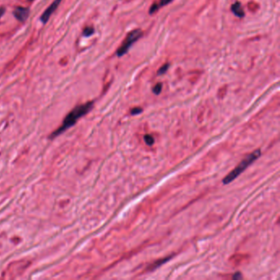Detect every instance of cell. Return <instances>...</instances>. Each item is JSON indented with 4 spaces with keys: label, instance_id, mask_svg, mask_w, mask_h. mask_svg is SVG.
I'll return each mask as SVG.
<instances>
[{
    "label": "cell",
    "instance_id": "obj_1",
    "mask_svg": "<svg viewBox=\"0 0 280 280\" xmlns=\"http://www.w3.org/2000/svg\"><path fill=\"white\" fill-rule=\"evenodd\" d=\"M93 102H87V103L75 107L71 112H69L67 114V116L63 121L62 125L59 128H57L56 130L50 135L49 137L51 139L57 137V136L61 135L62 133L64 132L65 131L69 129L71 127L75 125L80 118L87 114L91 110V108H93Z\"/></svg>",
    "mask_w": 280,
    "mask_h": 280
},
{
    "label": "cell",
    "instance_id": "obj_13",
    "mask_svg": "<svg viewBox=\"0 0 280 280\" xmlns=\"http://www.w3.org/2000/svg\"><path fill=\"white\" fill-rule=\"evenodd\" d=\"M233 278V279H240V278H242V276H241V274L237 273L234 274Z\"/></svg>",
    "mask_w": 280,
    "mask_h": 280
},
{
    "label": "cell",
    "instance_id": "obj_7",
    "mask_svg": "<svg viewBox=\"0 0 280 280\" xmlns=\"http://www.w3.org/2000/svg\"><path fill=\"white\" fill-rule=\"evenodd\" d=\"M145 140L146 144L149 145H152L155 142V139L152 136L150 135H145Z\"/></svg>",
    "mask_w": 280,
    "mask_h": 280
},
{
    "label": "cell",
    "instance_id": "obj_5",
    "mask_svg": "<svg viewBox=\"0 0 280 280\" xmlns=\"http://www.w3.org/2000/svg\"><path fill=\"white\" fill-rule=\"evenodd\" d=\"M29 12L30 10L28 8H26V7H17L15 8L14 12H13V15H14V17L18 21L23 22L29 17Z\"/></svg>",
    "mask_w": 280,
    "mask_h": 280
},
{
    "label": "cell",
    "instance_id": "obj_9",
    "mask_svg": "<svg viewBox=\"0 0 280 280\" xmlns=\"http://www.w3.org/2000/svg\"><path fill=\"white\" fill-rule=\"evenodd\" d=\"M161 90H162V84L158 83L154 86V88H153V92L155 94H156V95H159V94L161 92Z\"/></svg>",
    "mask_w": 280,
    "mask_h": 280
},
{
    "label": "cell",
    "instance_id": "obj_14",
    "mask_svg": "<svg viewBox=\"0 0 280 280\" xmlns=\"http://www.w3.org/2000/svg\"><path fill=\"white\" fill-rule=\"evenodd\" d=\"M5 8L4 7H0V17H2V15L4 14Z\"/></svg>",
    "mask_w": 280,
    "mask_h": 280
},
{
    "label": "cell",
    "instance_id": "obj_12",
    "mask_svg": "<svg viewBox=\"0 0 280 280\" xmlns=\"http://www.w3.org/2000/svg\"><path fill=\"white\" fill-rule=\"evenodd\" d=\"M172 0H160V5H159V7H164L165 5L168 4L170 2H172Z\"/></svg>",
    "mask_w": 280,
    "mask_h": 280
},
{
    "label": "cell",
    "instance_id": "obj_3",
    "mask_svg": "<svg viewBox=\"0 0 280 280\" xmlns=\"http://www.w3.org/2000/svg\"><path fill=\"white\" fill-rule=\"evenodd\" d=\"M142 34L143 32L140 29H136L134 30H132V31L129 32L128 35H127V37H126V39H124V41L122 43L120 47L117 50V53H116L118 57H122L124 54H127L128 50H129V49L131 48V46L137 39H140V37L142 36Z\"/></svg>",
    "mask_w": 280,
    "mask_h": 280
},
{
    "label": "cell",
    "instance_id": "obj_2",
    "mask_svg": "<svg viewBox=\"0 0 280 280\" xmlns=\"http://www.w3.org/2000/svg\"><path fill=\"white\" fill-rule=\"evenodd\" d=\"M261 155V150H256L249 155H247L233 171H232L229 175H227L223 180V183L224 184H229L231 182H233L235 178L238 177L241 172H244L246 168L249 167L252 163L258 159Z\"/></svg>",
    "mask_w": 280,
    "mask_h": 280
},
{
    "label": "cell",
    "instance_id": "obj_4",
    "mask_svg": "<svg viewBox=\"0 0 280 280\" xmlns=\"http://www.w3.org/2000/svg\"><path fill=\"white\" fill-rule=\"evenodd\" d=\"M62 0H55L54 1V2L47 8L44 12L43 13L41 17H40V21H41L44 24H45L48 21H49V17H51V15L54 13V12L57 9V7H59V5L60 4Z\"/></svg>",
    "mask_w": 280,
    "mask_h": 280
},
{
    "label": "cell",
    "instance_id": "obj_10",
    "mask_svg": "<svg viewBox=\"0 0 280 280\" xmlns=\"http://www.w3.org/2000/svg\"><path fill=\"white\" fill-rule=\"evenodd\" d=\"M168 66H169L168 64H165V65H164L163 67H161L160 68V70L158 71V73L160 74H160L165 73V72L167 71L168 68Z\"/></svg>",
    "mask_w": 280,
    "mask_h": 280
},
{
    "label": "cell",
    "instance_id": "obj_6",
    "mask_svg": "<svg viewBox=\"0 0 280 280\" xmlns=\"http://www.w3.org/2000/svg\"><path fill=\"white\" fill-rule=\"evenodd\" d=\"M232 12H233L234 14L236 15L237 17H244V10L241 7V5L239 2H235L234 4L232 5Z\"/></svg>",
    "mask_w": 280,
    "mask_h": 280
},
{
    "label": "cell",
    "instance_id": "obj_15",
    "mask_svg": "<svg viewBox=\"0 0 280 280\" xmlns=\"http://www.w3.org/2000/svg\"><path fill=\"white\" fill-rule=\"evenodd\" d=\"M29 1H33V0H29Z\"/></svg>",
    "mask_w": 280,
    "mask_h": 280
},
{
    "label": "cell",
    "instance_id": "obj_11",
    "mask_svg": "<svg viewBox=\"0 0 280 280\" xmlns=\"http://www.w3.org/2000/svg\"><path fill=\"white\" fill-rule=\"evenodd\" d=\"M142 112V108H134L132 109L131 111V113L132 114V115H136V114H139Z\"/></svg>",
    "mask_w": 280,
    "mask_h": 280
},
{
    "label": "cell",
    "instance_id": "obj_8",
    "mask_svg": "<svg viewBox=\"0 0 280 280\" xmlns=\"http://www.w3.org/2000/svg\"><path fill=\"white\" fill-rule=\"evenodd\" d=\"M95 32V30L92 27H86V29L84 30L83 34L85 36H90L91 34H93V33Z\"/></svg>",
    "mask_w": 280,
    "mask_h": 280
}]
</instances>
